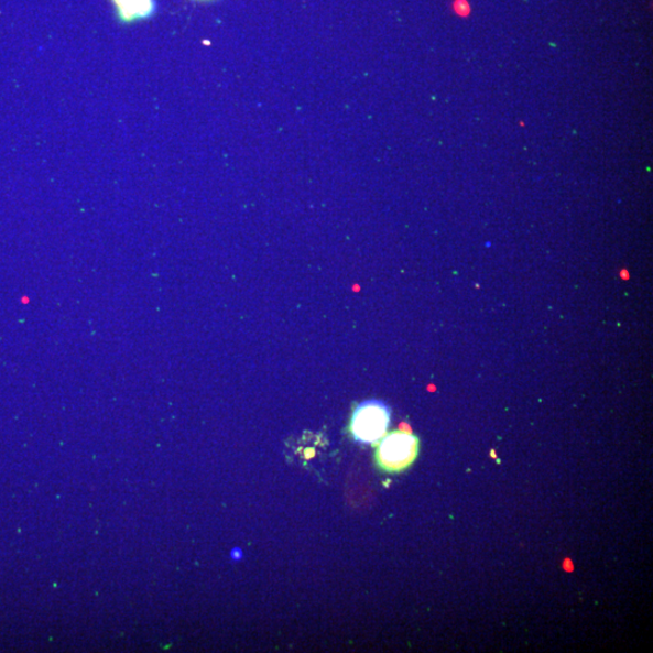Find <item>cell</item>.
Returning a JSON list of instances; mask_svg holds the SVG:
<instances>
[{
    "label": "cell",
    "mask_w": 653,
    "mask_h": 653,
    "mask_svg": "<svg viewBox=\"0 0 653 653\" xmlns=\"http://www.w3.org/2000/svg\"><path fill=\"white\" fill-rule=\"evenodd\" d=\"M380 440L376 459L381 470L400 474L416 460L421 443L410 429L393 431Z\"/></svg>",
    "instance_id": "1"
},
{
    "label": "cell",
    "mask_w": 653,
    "mask_h": 653,
    "mask_svg": "<svg viewBox=\"0 0 653 653\" xmlns=\"http://www.w3.org/2000/svg\"><path fill=\"white\" fill-rule=\"evenodd\" d=\"M391 411L381 401H366L356 406L350 422V433L361 445H374L388 434Z\"/></svg>",
    "instance_id": "2"
},
{
    "label": "cell",
    "mask_w": 653,
    "mask_h": 653,
    "mask_svg": "<svg viewBox=\"0 0 653 653\" xmlns=\"http://www.w3.org/2000/svg\"><path fill=\"white\" fill-rule=\"evenodd\" d=\"M122 22L130 23L153 15L154 0H112Z\"/></svg>",
    "instance_id": "3"
}]
</instances>
